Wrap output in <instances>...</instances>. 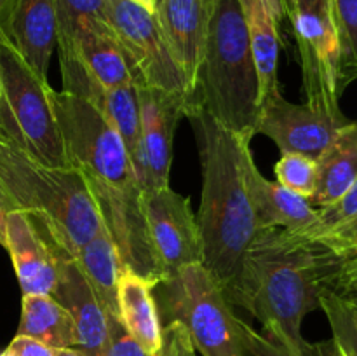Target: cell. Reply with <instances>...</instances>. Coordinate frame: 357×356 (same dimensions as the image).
I'll use <instances>...</instances> for the list:
<instances>
[{
    "label": "cell",
    "mask_w": 357,
    "mask_h": 356,
    "mask_svg": "<svg viewBox=\"0 0 357 356\" xmlns=\"http://www.w3.org/2000/svg\"><path fill=\"white\" fill-rule=\"evenodd\" d=\"M51 103L68 166L86 178L122 264L160 283L143 215V188L121 135L86 98L51 89Z\"/></svg>",
    "instance_id": "1"
},
{
    "label": "cell",
    "mask_w": 357,
    "mask_h": 356,
    "mask_svg": "<svg viewBox=\"0 0 357 356\" xmlns=\"http://www.w3.org/2000/svg\"><path fill=\"white\" fill-rule=\"evenodd\" d=\"M337 267L338 257L319 241L282 229L264 230L244 260L237 306L261 321L267 337L298 356H314L302 321L321 307Z\"/></svg>",
    "instance_id": "2"
},
{
    "label": "cell",
    "mask_w": 357,
    "mask_h": 356,
    "mask_svg": "<svg viewBox=\"0 0 357 356\" xmlns=\"http://www.w3.org/2000/svg\"><path fill=\"white\" fill-rule=\"evenodd\" d=\"M202 164L201 206L195 216L202 241V265L216 279L230 304H237L244 260L260 234L244 177V152L251 140L223 128L199 112Z\"/></svg>",
    "instance_id": "3"
},
{
    "label": "cell",
    "mask_w": 357,
    "mask_h": 356,
    "mask_svg": "<svg viewBox=\"0 0 357 356\" xmlns=\"http://www.w3.org/2000/svg\"><path fill=\"white\" fill-rule=\"evenodd\" d=\"M0 184L35 220L52 248L75 257L103 225L98 202L75 168L44 166L0 143Z\"/></svg>",
    "instance_id": "4"
},
{
    "label": "cell",
    "mask_w": 357,
    "mask_h": 356,
    "mask_svg": "<svg viewBox=\"0 0 357 356\" xmlns=\"http://www.w3.org/2000/svg\"><path fill=\"white\" fill-rule=\"evenodd\" d=\"M197 105L229 131L257 135L260 87L241 0H209Z\"/></svg>",
    "instance_id": "5"
},
{
    "label": "cell",
    "mask_w": 357,
    "mask_h": 356,
    "mask_svg": "<svg viewBox=\"0 0 357 356\" xmlns=\"http://www.w3.org/2000/svg\"><path fill=\"white\" fill-rule=\"evenodd\" d=\"M157 286H160L162 313L187 328L195 351L202 356H253L246 323L234 314L204 265H187Z\"/></svg>",
    "instance_id": "6"
},
{
    "label": "cell",
    "mask_w": 357,
    "mask_h": 356,
    "mask_svg": "<svg viewBox=\"0 0 357 356\" xmlns=\"http://www.w3.org/2000/svg\"><path fill=\"white\" fill-rule=\"evenodd\" d=\"M108 13L136 86L178 94L187 103V117L192 119L194 103L187 79L164 38L155 13L129 0H108Z\"/></svg>",
    "instance_id": "7"
},
{
    "label": "cell",
    "mask_w": 357,
    "mask_h": 356,
    "mask_svg": "<svg viewBox=\"0 0 357 356\" xmlns=\"http://www.w3.org/2000/svg\"><path fill=\"white\" fill-rule=\"evenodd\" d=\"M0 79L30 156L44 166H68L51 103L52 87L26 65L10 42H0Z\"/></svg>",
    "instance_id": "8"
},
{
    "label": "cell",
    "mask_w": 357,
    "mask_h": 356,
    "mask_svg": "<svg viewBox=\"0 0 357 356\" xmlns=\"http://www.w3.org/2000/svg\"><path fill=\"white\" fill-rule=\"evenodd\" d=\"M288 20L298 47L307 105L345 117L340 110V42L333 14L295 10Z\"/></svg>",
    "instance_id": "9"
},
{
    "label": "cell",
    "mask_w": 357,
    "mask_h": 356,
    "mask_svg": "<svg viewBox=\"0 0 357 356\" xmlns=\"http://www.w3.org/2000/svg\"><path fill=\"white\" fill-rule=\"evenodd\" d=\"M142 206L160 283L187 265L202 264L201 234L188 198L171 187L146 188Z\"/></svg>",
    "instance_id": "10"
},
{
    "label": "cell",
    "mask_w": 357,
    "mask_h": 356,
    "mask_svg": "<svg viewBox=\"0 0 357 356\" xmlns=\"http://www.w3.org/2000/svg\"><path fill=\"white\" fill-rule=\"evenodd\" d=\"M347 122L351 121L333 117L307 103L288 101L279 91L261 101L257 133L268 136L281 154L295 152L317 161Z\"/></svg>",
    "instance_id": "11"
},
{
    "label": "cell",
    "mask_w": 357,
    "mask_h": 356,
    "mask_svg": "<svg viewBox=\"0 0 357 356\" xmlns=\"http://www.w3.org/2000/svg\"><path fill=\"white\" fill-rule=\"evenodd\" d=\"M142 114V152L146 188L169 187L173 140L178 121L187 117V103L181 96L138 86Z\"/></svg>",
    "instance_id": "12"
},
{
    "label": "cell",
    "mask_w": 357,
    "mask_h": 356,
    "mask_svg": "<svg viewBox=\"0 0 357 356\" xmlns=\"http://www.w3.org/2000/svg\"><path fill=\"white\" fill-rule=\"evenodd\" d=\"M155 16L167 45L187 79L194 103L192 117H195L199 112V72L208 34L209 0H157Z\"/></svg>",
    "instance_id": "13"
},
{
    "label": "cell",
    "mask_w": 357,
    "mask_h": 356,
    "mask_svg": "<svg viewBox=\"0 0 357 356\" xmlns=\"http://www.w3.org/2000/svg\"><path fill=\"white\" fill-rule=\"evenodd\" d=\"M6 248L23 295H52L58 283V251L23 209L6 215Z\"/></svg>",
    "instance_id": "14"
},
{
    "label": "cell",
    "mask_w": 357,
    "mask_h": 356,
    "mask_svg": "<svg viewBox=\"0 0 357 356\" xmlns=\"http://www.w3.org/2000/svg\"><path fill=\"white\" fill-rule=\"evenodd\" d=\"M52 297L72 316L75 349L86 356H103L108 344V314L75 258L61 251H58V283Z\"/></svg>",
    "instance_id": "15"
},
{
    "label": "cell",
    "mask_w": 357,
    "mask_h": 356,
    "mask_svg": "<svg viewBox=\"0 0 357 356\" xmlns=\"http://www.w3.org/2000/svg\"><path fill=\"white\" fill-rule=\"evenodd\" d=\"M244 177L261 229H282L298 234L314 229L317 223V209L307 198L265 178L255 163L250 147L244 152Z\"/></svg>",
    "instance_id": "16"
},
{
    "label": "cell",
    "mask_w": 357,
    "mask_h": 356,
    "mask_svg": "<svg viewBox=\"0 0 357 356\" xmlns=\"http://www.w3.org/2000/svg\"><path fill=\"white\" fill-rule=\"evenodd\" d=\"M59 52L73 54L103 87L135 84L128 58L108 23H87L68 37H58Z\"/></svg>",
    "instance_id": "17"
},
{
    "label": "cell",
    "mask_w": 357,
    "mask_h": 356,
    "mask_svg": "<svg viewBox=\"0 0 357 356\" xmlns=\"http://www.w3.org/2000/svg\"><path fill=\"white\" fill-rule=\"evenodd\" d=\"M9 42L40 79L58 45L56 0H17L9 24Z\"/></svg>",
    "instance_id": "18"
},
{
    "label": "cell",
    "mask_w": 357,
    "mask_h": 356,
    "mask_svg": "<svg viewBox=\"0 0 357 356\" xmlns=\"http://www.w3.org/2000/svg\"><path fill=\"white\" fill-rule=\"evenodd\" d=\"M159 281L122 265L117 285L119 320L129 335L152 356L162 348V325L153 290Z\"/></svg>",
    "instance_id": "19"
},
{
    "label": "cell",
    "mask_w": 357,
    "mask_h": 356,
    "mask_svg": "<svg viewBox=\"0 0 357 356\" xmlns=\"http://www.w3.org/2000/svg\"><path fill=\"white\" fill-rule=\"evenodd\" d=\"M248 35H250L251 54L257 66L260 105L272 94L279 93V17L268 0H241Z\"/></svg>",
    "instance_id": "20"
},
{
    "label": "cell",
    "mask_w": 357,
    "mask_h": 356,
    "mask_svg": "<svg viewBox=\"0 0 357 356\" xmlns=\"http://www.w3.org/2000/svg\"><path fill=\"white\" fill-rule=\"evenodd\" d=\"M357 178V122H347L317 159V184L310 205L316 209L333 205Z\"/></svg>",
    "instance_id": "21"
},
{
    "label": "cell",
    "mask_w": 357,
    "mask_h": 356,
    "mask_svg": "<svg viewBox=\"0 0 357 356\" xmlns=\"http://www.w3.org/2000/svg\"><path fill=\"white\" fill-rule=\"evenodd\" d=\"M72 258L77 260L80 271L84 272L87 283L94 290L107 314L119 318L117 285L124 264L105 222L96 236L89 243L84 244L79 253Z\"/></svg>",
    "instance_id": "22"
},
{
    "label": "cell",
    "mask_w": 357,
    "mask_h": 356,
    "mask_svg": "<svg viewBox=\"0 0 357 356\" xmlns=\"http://www.w3.org/2000/svg\"><path fill=\"white\" fill-rule=\"evenodd\" d=\"M16 335L35 339L52 349L75 348V327L68 311L52 295L30 293L21 299V320Z\"/></svg>",
    "instance_id": "23"
},
{
    "label": "cell",
    "mask_w": 357,
    "mask_h": 356,
    "mask_svg": "<svg viewBox=\"0 0 357 356\" xmlns=\"http://www.w3.org/2000/svg\"><path fill=\"white\" fill-rule=\"evenodd\" d=\"M340 42L342 91L357 79V0H331Z\"/></svg>",
    "instance_id": "24"
},
{
    "label": "cell",
    "mask_w": 357,
    "mask_h": 356,
    "mask_svg": "<svg viewBox=\"0 0 357 356\" xmlns=\"http://www.w3.org/2000/svg\"><path fill=\"white\" fill-rule=\"evenodd\" d=\"M331 327L333 341L344 356H357V321L352 300L335 292H324L321 307Z\"/></svg>",
    "instance_id": "25"
},
{
    "label": "cell",
    "mask_w": 357,
    "mask_h": 356,
    "mask_svg": "<svg viewBox=\"0 0 357 356\" xmlns=\"http://www.w3.org/2000/svg\"><path fill=\"white\" fill-rule=\"evenodd\" d=\"M274 175L282 187L310 199L317 184V161L302 154L282 152L274 166Z\"/></svg>",
    "instance_id": "26"
},
{
    "label": "cell",
    "mask_w": 357,
    "mask_h": 356,
    "mask_svg": "<svg viewBox=\"0 0 357 356\" xmlns=\"http://www.w3.org/2000/svg\"><path fill=\"white\" fill-rule=\"evenodd\" d=\"M58 37H68L87 23H108V0H56Z\"/></svg>",
    "instance_id": "27"
},
{
    "label": "cell",
    "mask_w": 357,
    "mask_h": 356,
    "mask_svg": "<svg viewBox=\"0 0 357 356\" xmlns=\"http://www.w3.org/2000/svg\"><path fill=\"white\" fill-rule=\"evenodd\" d=\"M357 218V178L354 184L347 188L342 198H338L333 205L326 208L317 209V223L312 230L305 232L303 236L316 239V237L330 234L333 230L342 229L344 225L351 223Z\"/></svg>",
    "instance_id": "28"
},
{
    "label": "cell",
    "mask_w": 357,
    "mask_h": 356,
    "mask_svg": "<svg viewBox=\"0 0 357 356\" xmlns=\"http://www.w3.org/2000/svg\"><path fill=\"white\" fill-rule=\"evenodd\" d=\"M103 356H152L122 327L117 316L108 314V344Z\"/></svg>",
    "instance_id": "29"
},
{
    "label": "cell",
    "mask_w": 357,
    "mask_h": 356,
    "mask_svg": "<svg viewBox=\"0 0 357 356\" xmlns=\"http://www.w3.org/2000/svg\"><path fill=\"white\" fill-rule=\"evenodd\" d=\"M157 356H195L194 342L183 325L169 321L162 328V348Z\"/></svg>",
    "instance_id": "30"
},
{
    "label": "cell",
    "mask_w": 357,
    "mask_h": 356,
    "mask_svg": "<svg viewBox=\"0 0 357 356\" xmlns=\"http://www.w3.org/2000/svg\"><path fill=\"white\" fill-rule=\"evenodd\" d=\"M0 135L6 140L7 145L13 147V149L21 150V152H26L28 156H30V149H28L26 140H24L16 119H14L9 101H7L2 79H0Z\"/></svg>",
    "instance_id": "31"
},
{
    "label": "cell",
    "mask_w": 357,
    "mask_h": 356,
    "mask_svg": "<svg viewBox=\"0 0 357 356\" xmlns=\"http://www.w3.org/2000/svg\"><path fill=\"white\" fill-rule=\"evenodd\" d=\"M328 292H335L347 299L357 295V250L345 257H338L337 274H335L331 290Z\"/></svg>",
    "instance_id": "32"
},
{
    "label": "cell",
    "mask_w": 357,
    "mask_h": 356,
    "mask_svg": "<svg viewBox=\"0 0 357 356\" xmlns=\"http://www.w3.org/2000/svg\"><path fill=\"white\" fill-rule=\"evenodd\" d=\"M316 241L330 248L337 257H345V255L352 253L357 250V218L342 229L316 237Z\"/></svg>",
    "instance_id": "33"
},
{
    "label": "cell",
    "mask_w": 357,
    "mask_h": 356,
    "mask_svg": "<svg viewBox=\"0 0 357 356\" xmlns=\"http://www.w3.org/2000/svg\"><path fill=\"white\" fill-rule=\"evenodd\" d=\"M246 337L248 344H250L251 355L253 356H298L295 351L286 348L284 344L278 342L275 339L267 337L264 334H258L255 328H251L246 323Z\"/></svg>",
    "instance_id": "34"
},
{
    "label": "cell",
    "mask_w": 357,
    "mask_h": 356,
    "mask_svg": "<svg viewBox=\"0 0 357 356\" xmlns=\"http://www.w3.org/2000/svg\"><path fill=\"white\" fill-rule=\"evenodd\" d=\"M7 348L14 356H56V349L24 335H16Z\"/></svg>",
    "instance_id": "35"
},
{
    "label": "cell",
    "mask_w": 357,
    "mask_h": 356,
    "mask_svg": "<svg viewBox=\"0 0 357 356\" xmlns=\"http://www.w3.org/2000/svg\"><path fill=\"white\" fill-rule=\"evenodd\" d=\"M17 0H0V42H9V24Z\"/></svg>",
    "instance_id": "36"
},
{
    "label": "cell",
    "mask_w": 357,
    "mask_h": 356,
    "mask_svg": "<svg viewBox=\"0 0 357 356\" xmlns=\"http://www.w3.org/2000/svg\"><path fill=\"white\" fill-rule=\"evenodd\" d=\"M291 16L295 10H310V13H331L333 14V7H331V0H291ZM288 16V17H289Z\"/></svg>",
    "instance_id": "37"
},
{
    "label": "cell",
    "mask_w": 357,
    "mask_h": 356,
    "mask_svg": "<svg viewBox=\"0 0 357 356\" xmlns=\"http://www.w3.org/2000/svg\"><path fill=\"white\" fill-rule=\"evenodd\" d=\"M16 209H20L17 202L14 201L13 195L7 192V188L0 184V218H6L7 213L16 212Z\"/></svg>",
    "instance_id": "38"
},
{
    "label": "cell",
    "mask_w": 357,
    "mask_h": 356,
    "mask_svg": "<svg viewBox=\"0 0 357 356\" xmlns=\"http://www.w3.org/2000/svg\"><path fill=\"white\" fill-rule=\"evenodd\" d=\"M314 356H344L333 339L314 344Z\"/></svg>",
    "instance_id": "39"
},
{
    "label": "cell",
    "mask_w": 357,
    "mask_h": 356,
    "mask_svg": "<svg viewBox=\"0 0 357 356\" xmlns=\"http://www.w3.org/2000/svg\"><path fill=\"white\" fill-rule=\"evenodd\" d=\"M268 3H271L272 9L275 10L279 20H281V17H288L289 13H291V7H293L291 0H268Z\"/></svg>",
    "instance_id": "40"
},
{
    "label": "cell",
    "mask_w": 357,
    "mask_h": 356,
    "mask_svg": "<svg viewBox=\"0 0 357 356\" xmlns=\"http://www.w3.org/2000/svg\"><path fill=\"white\" fill-rule=\"evenodd\" d=\"M129 2L143 7V9L149 10V13H155V9H157V0H129Z\"/></svg>",
    "instance_id": "41"
},
{
    "label": "cell",
    "mask_w": 357,
    "mask_h": 356,
    "mask_svg": "<svg viewBox=\"0 0 357 356\" xmlns=\"http://www.w3.org/2000/svg\"><path fill=\"white\" fill-rule=\"evenodd\" d=\"M56 356H86V355L75 348H65V349H56Z\"/></svg>",
    "instance_id": "42"
},
{
    "label": "cell",
    "mask_w": 357,
    "mask_h": 356,
    "mask_svg": "<svg viewBox=\"0 0 357 356\" xmlns=\"http://www.w3.org/2000/svg\"><path fill=\"white\" fill-rule=\"evenodd\" d=\"M0 244L6 246V218H0Z\"/></svg>",
    "instance_id": "43"
},
{
    "label": "cell",
    "mask_w": 357,
    "mask_h": 356,
    "mask_svg": "<svg viewBox=\"0 0 357 356\" xmlns=\"http://www.w3.org/2000/svg\"><path fill=\"white\" fill-rule=\"evenodd\" d=\"M0 356H14V355H13V351H10L9 348H6L3 351H0Z\"/></svg>",
    "instance_id": "44"
},
{
    "label": "cell",
    "mask_w": 357,
    "mask_h": 356,
    "mask_svg": "<svg viewBox=\"0 0 357 356\" xmlns=\"http://www.w3.org/2000/svg\"><path fill=\"white\" fill-rule=\"evenodd\" d=\"M352 300V306H354V314H356V321H357V297H354V299H351Z\"/></svg>",
    "instance_id": "45"
},
{
    "label": "cell",
    "mask_w": 357,
    "mask_h": 356,
    "mask_svg": "<svg viewBox=\"0 0 357 356\" xmlns=\"http://www.w3.org/2000/svg\"><path fill=\"white\" fill-rule=\"evenodd\" d=\"M356 297H357V295H356ZM352 299H354V297H352Z\"/></svg>",
    "instance_id": "46"
}]
</instances>
